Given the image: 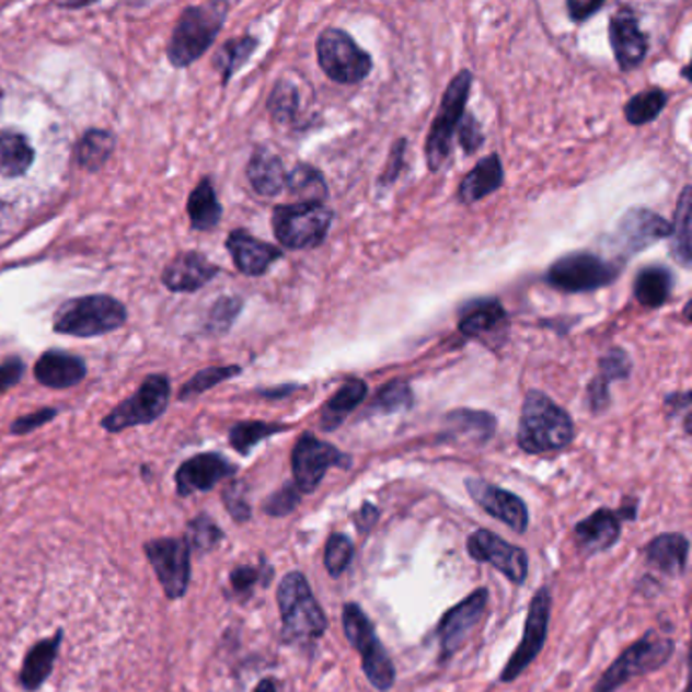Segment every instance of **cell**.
Here are the masks:
<instances>
[{"label":"cell","mask_w":692,"mask_h":692,"mask_svg":"<svg viewBox=\"0 0 692 692\" xmlns=\"http://www.w3.org/2000/svg\"><path fill=\"white\" fill-rule=\"evenodd\" d=\"M575 439V425L565 408L540 390H528L522 404L518 447L528 455L567 449Z\"/></svg>","instance_id":"obj_1"},{"label":"cell","mask_w":692,"mask_h":692,"mask_svg":"<svg viewBox=\"0 0 692 692\" xmlns=\"http://www.w3.org/2000/svg\"><path fill=\"white\" fill-rule=\"evenodd\" d=\"M278 611L282 622V642L295 646L315 644L327 632V615L321 610L305 575L292 570L278 585Z\"/></svg>","instance_id":"obj_2"},{"label":"cell","mask_w":692,"mask_h":692,"mask_svg":"<svg viewBox=\"0 0 692 692\" xmlns=\"http://www.w3.org/2000/svg\"><path fill=\"white\" fill-rule=\"evenodd\" d=\"M228 4L211 2L187 7L173 28L166 45V57L173 68H189L195 59L204 56L223 27Z\"/></svg>","instance_id":"obj_3"},{"label":"cell","mask_w":692,"mask_h":692,"mask_svg":"<svg viewBox=\"0 0 692 692\" xmlns=\"http://www.w3.org/2000/svg\"><path fill=\"white\" fill-rule=\"evenodd\" d=\"M126 309L108 295H88L59 307L54 330L73 337H96L123 327Z\"/></svg>","instance_id":"obj_4"},{"label":"cell","mask_w":692,"mask_h":692,"mask_svg":"<svg viewBox=\"0 0 692 692\" xmlns=\"http://www.w3.org/2000/svg\"><path fill=\"white\" fill-rule=\"evenodd\" d=\"M342 620H344V634L349 646L360 654L366 679L370 680L376 691H390L396 682V668L376 634L370 618L361 611L358 603H346Z\"/></svg>","instance_id":"obj_5"},{"label":"cell","mask_w":692,"mask_h":692,"mask_svg":"<svg viewBox=\"0 0 692 692\" xmlns=\"http://www.w3.org/2000/svg\"><path fill=\"white\" fill-rule=\"evenodd\" d=\"M332 222V209L318 201L285 204L273 214L275 235L289 250L318 249L330 234Z\"/></svg>","instance_id":"obj_6"},{"label":"cell","mask_w":692,"mask_h":692,"mask_svg":"<svg viewBox=\"0 0 692 692\" xmlns=\"http://www.w3.org/2000/svg\"><path fill=\"white\" fill-rule=\"evenodd\" d=\"M674 642L650 630L601 674L591 692H615L625 682L660 670L672 658Z\"/></svg>","instance_id":"obj_7"},{"label":"cell","mask_w":692,"mask_h":692,"mask_svg":"<svg viewBox=\"0 0 692 692\" xmlns=\"http://www.w3.org/2000/svg\"><path fill=\"white\" fill-rule=\"evenodd\" d=\"M622 273V264L603 261L591 252H573L556 258L546 270V282L563 292H593L610 287Z\"/></svg>","instance_id":"obj_8"},{"label":"cell","mask_w":692,"mask_h":692,"mask_svg":"<svg viewBox=\"0 0 692 692\" xmlns=\"http://www.w3.org/2000/svg\"><path fill=\"white\" fill-rule=\"evenodd\" d=\"M471 82H473L471 71H459L445 90L441 108L430 126L427 149H425L430 171H439L445 165V161L451 157V142L465 114Z\"/></svg>","instance_id":"obj_9"},{"label":"cell","mask_w":692,"mask_h":692,"mask_svg":"<svg viewBox=\"0 0 692 692\" xmlns=\"http://www.w3.org/2000/svg\"><path fill=\"white\" fill-rule=\"evenodd\" d=\"M318 61L330 80L344 85L360 83L372 71V57L344 28H325L319 35Z\"/></svg>","instance_id":"obj_10"},{"label":"cell","mask_w":692,"mask_h":692,"mask_svg":"<svg viewBox=\"0 0 692 692\" xmlns=\"http://www.w3.org/2000/svg\"><path fill=\"white\" fill-rule=\"evenodd\" d=\"M171 399V382L163 374L149 376L140 384L137 394L120 402L114 411L102 418V429L108 432L149 425L157 420L166 411V404Z\"/></svg>","instance_id":"obj_11"},{"label":"cell","mask_w":692,"mask_h":692,"mask_svg":"<svg viewBox=\"0 0 692 692\" xmlns=\"http://www.w3.org/2000/svg\"><path fill=\"white\" fill-rule=\"evenodd\" d=\"M291 468L295 487L301 494H313L332 468L349 470L351 458L313 432H303L292 449Z\"/></svg>","instance_id":"obj_12"},{"label":"cell","mask_w":692,"mask_h":692,"mask_svg":"<svg viewBox=\"0 0 692 692\" xmlns=\"http://www.w3.org/2000/svg\"><path fill=\"white\" fill-rule=\"evenodd\" d=\"M551 608L553 597L549 587H540L528 606L527 623H524V636L520 646L514 650L508 665L501 670V682H512L518 679L528 666L539 658L540 651L546 644L549 636V623H551Z\"/></svg>","instance_id":"obj_13"},{"label":"cell","mask_w":692,"mask_h":692,"mask_svg":"<svg viewBox=\"0 0 692 692\" xmlns=\"http://www.w3.org/2000/svg\"><path fill=\"white\" fill-rule=\"evenodd\" d=\"M145 554L161 583L166 599H181L192 579V551L185 539H154L145 544Z\"/></svg>","instance_id":"obj_14"},{"label":"cell","mask_w":692,"mask_h":692,"mask_svg":"<svg viewBox=\"0 0 692 692\" xmlns=\"http://www.w3.org/2000/svg\"><path fill=\"white\" fill-rule=\"evenodd\" d=\"M468 553L473 561L485 563L499 570L514 585H524L528 577V554L524 549L480 528L468 540Z\"/></svg>","instance_id":"obj_15"},{"label":"cell","mask_w":692,"mask_h":692,"mask_svg":"<svg viewBox=\"0 0 692 692\" xmlns=\"http://www.w3.org/2000/svg\"><path fill=\"white\" fill-rule=\"evenodd\" d=\"M487 603H489L487 589H475L468 599L459 601L458 606H453L445 613L435 632L441 646V662L449 660L455 651L461 650V646L475 630V625L482 622Z\"/></svg>","instance_id":"obj_16"},{"label":"cell","mask_w":692,"mask_h":692,"mask_svg":"<svg viewBox=\"0 0 692 692\" xmlns=\"http://www.w3.org/2000/svg\"><path fill=\"white\" fill-rule=\"evenodd\" d=\"M636 510V499H625L622 510L599 508L597 512L577 522L573 532L579 551L585 554H597L611 549L622 537V520H634Z\"/></svg>","instance_id":"obj_17"},{"label":"cell","mask_w":692,"mask_h":692,"mask_svg":"<svg viewBox=\"0 0 692 692\" xmlns=\"http://www.w3.org/2000/svg\"><path fill=\"white\" fill-rule=\"evenodd\" d=\"M465 489L470 492L471 499L492 518L504 522L506 527L512 528L518 534L527 532L530 516H528V506L524 499L518 498L516 494L499 487V485L489 484V482L477 480V477L465 480Z\"/></svg>","instance_id":"obj_18"},{"label":"cell","mask_w":692,"mask_h":692,"mask_svg":"<svg viewBox=\"0 0 692 692\" xmlns=\"http://www.w3.org/2000/svg\"><path fill=\"white\" fill-rule=\"evenodd\" d=\"M668 234L670 223L662 216L654 214L650 209L634 208L623 214L611 240L623 254L632 256L642 250L650 249L654 242L668 238Z\"/></svg>","instance_id":"obj_19"},{"label":"cell","mask_w":692,"mask_h":692,"mask_svg":"<svg viewBox=\"0 0 692 692\" xmlns=\"http://www.w3.org/2000/svg\"><path fill=\"white\" fill-rule=\"evenodd\" d=\"M234 463L220 453H201L195 458L183 461L180 470L175 471V485L181 498H187L195 492H209L222 480L235 475Z\"/></svg>","instance_id":"obj_20"},{"label":"cell","mask_w":692,"mask_h":692,"mask_svg":"<svg viewBox=\"0 0 692 692\" xmlns=\"http://www.w3.org/2000/svg\"><path fill=\"white\" fill-rule=\"evenodd\" d=\"M610 43L620 70H636L648 56V35L639 28L637 16L632 9H620L611 16Z\"/></svg>","instance_id":"obj_21"},{"label":"cell","mask_w":692,"mask_h":692,"mask_svg":"<svg viewBox=\"0 0 692 692\" xmlns=\"http://www.w3.org/2000/svg\"><path fill=\"white\" fill-rule=\"evenodd\" d=\"M226 249L234 258L235 268L249 277H263L264 273L282 258V250L258 238L234 230L226 240Z\"/></svg>","instance_id":"obj_22"},{"label":"cell","mask_w":692,"mask_h":692,"mask_svg":"<svg viewBox=\"0 0 692 692\" xmlns=\"http://www.w3.org/2000/svg\"><path fill=\"white\" fill-rule=\"evenodd\" d=\"M220 268L199 252H183L163 270V285L175 292H194L214 280Z\"/></svg>","instance_id":"obj_23"},{"label":"cell","mask_w":692,"mask_h":692,"mask_svg":"<svg viewBox=\"0 0 692 692\" xmlns=\"http://www.w3.org/2000/svg\"><path fill=\"white\" fill-rule=\"evenodd\" d=\"M498 420L484 411L459 408L445 416L443 439L458 443L484 445L496 435Z\"/></svg>","instance_id":"obj_24"},{"label":"cell","mask_w":692,"mask_h":692,"mask_svg":"<svg viewBox=\"0 0 692 692\" xmlns=\"http://www.w3.org/2000/svg\"><path fill=\"white\" fill-rule=\"evenodd\" d=\"M691 542L679 532H668L650 540L646 546V561L651 568L665 573L668 577H682L689 565Z\"/></svg>","instance_id":"obj_25"},{"label":"cell","mask_w":692,"mask_h":692,"mask_svg":"<svg viewBox=\"0 0 692 692\" xmlns=\"http://www.w3.org/2000/svg\"><path fill=\"white\" fill-rule=\"evenodd\" d=\"M83 376H85V364L66 351H57V349L45 351L35 364V378L43 387L64 390V388L80 384Z\"/></svg>","instance_id":"obj_26"},{"label":"cell","mask_w":692,"mask_h":692,"mask_svg":"<svg viewBox=\"0 0 692 692\" xmlns=\"http://www.w3.org/2000/svg\"><path fill=\"white\" fill-rule=\"evenodd\" d=\"M61 639H64V632L59 630L56 636L45 637L39 644L31 646V650L27 651L23 666H21V674H19V680H21L25 691H39L45 684V680L51 677L57 654L61 648Z\"/></svg>","instance_id":"obj_27"},{"label":"cell","mask_w":692,"mask_h":692,"mask_svg":"<svg viewBox=\"0 0 692 692\" xmlns=\"http://www.w3.org/2000/svg\"><path fill=\"white\" fill-rule=\"evenodd\" d=\"M504 183V165L499 154H487L477 165L471 169L459 185V201L461 204H475L489 194L498 192Z\"/></svg>","instance_id":"obj_28"},{"label":"cell","mask_w":692,"mask_h":692,"mask_svg":"<svg viewBox=\"0 0 692 692\" xmlns=\"http://www.w3.org/2000/svg\"><path fill=\"white\" fill-rule=\"evenodd\" d=\"M252 189L263 197H275L285 189L287 183V171L278 154L268 151L266 147H258L250 157L246 166Z\"/></svg>","instance_id":"obj_29"},{"label":"cell","mask_w":692,"mask_h":692,"mask_svg":"<svg viewBox=\"0 0 692 692\" xmlns=\"http://www.w3.org/2000/svg\"><path fill=\"white\" fill-rule=\"evenodd\" d=\"M366 396H368V384L364 380L360 378L346 380L344 387L339 388L332 399L323 404L321 416H319L321 430L332 432V430L339 429L346 423L347 416L360 406Z\"/></svg>","instance_id":"obj_30"},{"label":"cell","mask_w":692,"mask_h":692,"mask_svg":"<svg viewBox=\"0 0 692 692\" xmlns=\"http://www.w3.org/2000/svg\"><path fill=\"white\" fill-rule=\"evenodd\" d=\"M506 309L498 299H475L459 313V332L465 337H482L506 325Z\"/></svg>","instance_id":"obj_31"},{"label":"cell","mask_w":692,"mask_h":692,"mask_svg":"<svg viewBox=\"0 0 692 692\" xmlns=\"http://www.w3.org/2000/svg\"><path fill=\"white\" fill-rule=\"evenodd\" d=\"M674 278L672 273L660 266V264H651L637 273L634 280V295H636L639 305L648 307V309H658L665 305L670 299Z\"/></svg>","instance_id":"obj_32"},{"label":"cell","mask_w":692,"mask_h":692,"mask_svg":"<svg viewBox=\"0 0 692 692\" xmlns=\"http://www.w3.org/2000/svg\"><path fill=\"white\" fill-rule=\"evenodd\" d=\"M35 161V151L28 145L27 137L16 130H0V175L2 177H21L25 175Z\"/></svg>","instance_id":"obj_33"},{"label":"cell","mask_w":692,"mask_h":692,"mask_svg":"<svg viewBox=\"0 0 692 692\" xmlns=\"http://www.w3.org/2000/svg\"><path fill=\"white\" fill-rule=\"evenodd\" d=\"M187 214L192 220V228L199 230V232H208L220 223L222 206L218 201V195H216L211 181H201L192 192L189 201H187Z\"/></svg>","instance_id":"obj_34"},{"label":"cell","mask_w":692,"mask_h":692,"mask_svg":"<svg viewBox=\"0 0 692 692\" xmlns=\"http://www.w3.org/2000/svg\"><path fill=\"white\" fill-rule=\"evenodd\" d=\"M691 214V187L687 185L680 195L679 206L674 211V223H670V234H668L670 254L684 268H689L692 261Z\"/></svg>","instance_id":"obj_35"},{"label":"cell","mask_w":692,"mask_h":692,"mask_svg":"<svg viewBox=\"0 0 692 692\" xmlns=\"http://www.w3.org/2000/svg\"><path fill=\"white\" fill-rule=\"evenodd\" d=\"M285 189L303 197V201L323 204L327 199V183L323 180V173L307 163H299L291 173H287Z\"/></svg>","instance_id":"obj_36"},{"label":"cell","mask_w":692,"mask_h":692,"mask_svg":"<svg viewBox=\"0 0 692 692\" xmlns=\"http://www.w3.org/2000/svg\"><path fill=\"white\" fill-rule=\"evenodd\" d=\"M116 139L108 130L90 128L78 145V163L88 171H97L114 153Z\"/></svg>","instance_id":"obj_37"},{"label":"cell","mask_w":692,"mask_h":692,"mask_svg":"<svg viewBox=\"0 0 692 692\" xmlns=\"http://www.w3.org/2000/svg\"><path fill=\"white\" fill-rule=\"evenodd\" d=\"M666 104H668V94L660 88H650V90H644L636 96L632 97L623 114H625V120L630 125L644 126L654 123L662 112H665Z\"/></svg>","instance_id":"obj_38"},{"label":"cell","mask_w":692,"mask_h":692,"mask_svg":"<svg viewBox=\"0 0 692 692\" xmlns=\"http://www.w3.org/2000/svg\"><path fill=\"white\" fill-rule=\"evenodd\" d=\"M256 47H258V39L252 35H244V37L223 43L222 49L214 59L216 68L222 73L223 83L230 82V78L234 76L235 71L240 70L242 66H246V61L256 51Z\"/></svg>","instance_id":"obj_39"},{"label":"cell","mask_w":692,"mask_h":692,"mask_svg":"<svg viewBox=\"0 0 692 692\" xmlns=\"http://www.w3.org/2000/svg\"><path fill=\"white\" fill-rule=\"evenodd\" d=\"M415 404V394L411 384L404 380H392L378 390L374 401L370 404V415H394L401 411H408Z\"/></svg>","instance_id":"obj_40"},{"label":"cell","mask_w":692,"mask_h":692,"mask_svg":"<svg viewBox=\"0 0 692 692\" xmlns=\"http://www.w3.org/2000/svg\"><path fill=\"white\" fill-rule=\"evenodd\" d=\"M285 430H289V427L277 425V423H263V420L238 423L230 429V445L240 455H249L250 451L261 441L273 437V435H278V432H285Z\"/></svg>","instance_id":"obj_41"},{"label":"cell","mask_w":692,"mask_h":692,"mask_svg":"<svg viewBox=\"0 0 692 692\" xmlns=\"http://www.w3.org/2000/svg\"><path fill=\"white\" fill-rule=\"evenodd\" d=\"M301 94L299 88L289 80H280L268 97V111L277 125H291L299 116Z\"/></svg>","instance_id":"obj_42"},{"label":"cell","mask_w":692,"mask_h":692,"mask_svg":"<svg viewBox=\"0 0 692 692\" xmlns=\"http://www.w3.org/2000/svg\"><path fill=\"white\" fill-rule=\"evenodd\" d=\"M223 540L222 528L218 527L208 514H199L187 524L185 542L189 544L192 554H206L214 551Z\"/></svg>","instance_id":"obj_43"},{"label":"cell","mask_w":692,"mask_h":692,"mask_svg":"<svg viewBox=\"0 0 692 692\" xmlns=\"http://www.w3.org/2000/svg\"><path fill=\"white\" fill-rule=\"evenodd\" d=\"M240 374V366H218V368H206L181 388L180 401H189L199 394H204L209 388L222 384L223 380H230Z\"/></svg>","instance_id":"obj_44"},{"label":"cell","mask_w":692,"mask_h":692,"mask_svg":"<svg viewBox=\"0 0 692 692\" xmlns=\"http://www.w3.org/2000/svg\"><path fill=\"white\" fill-rule=\"evenodd\" d=\"M354 558V544L346 534L333 532L325 544V568L332 577H339L346 573L349 563Z\"/></svg>","instance_id":"obj_45"},{"label":"cell","mask_w":692,"mask_h":692,"mask_svg":"<svg viewBox=\"0 0 692 692\" xmlns=\"http://www.w3.org/2000/svg\"><path fill=\"white\" fill-rule=\"evenodd\" d=\"M632 374V360L622 347H611L610 351L599 360V380L610 387L611 382L625 380Z\"/></svg>","instance_id":"obj_46"},{"label":"cell","mask_w":692,"mask_h":692,"mask_svg":"<svg viewBox=\"0 0 692 692\" xmlns=\"http://www.w3.org/2000/svg\"><path fill=\"white\" fill-rule=\"evenodd\" d=\"M301 504V492L295 487V484L282 485L273 496L264 499L263 512L273 516V518H282L295 512Z\"/></svg>","instance_id":"obj_47"},{"label":"cell","mask_w":692,"mask_h":692,"mask_svg":"<svg viewBox=\"0 0 692 692\" xmlns=\"http://www.w3.org/2000/svg\"><path fill=\"white\" fill-rule=\"evenodd\" d=\"M223 506L234 518L238 524H244L252 518V508H250L249 496H246V487L242 482H232L223 489Z\"/></svg>","instance_id":"obj_48"},{"label":"cell","mask_w":692,"mask_h":692,"mask_svg":"<svg viewBox=\"0 0 692 692\" xmlns=\"http://www.w3.org/2000/svg\"><path fill=\"white\" fill-rule=\"evenodd\" d=\"M240 309H242L240 299H234V297L220 299L216 305L211 307V313H209V325L214 327V332H226L234 323Z\"/></svg>","instance_id":"obj_49"},{"label":"cell","mask_w":692,"mask_h":692,"mask_svg":"<svg viewBox=\"0 0 692 692\" xmlns=\"http://www.w3.org/2000/svg\"><path fill=\"white\" fill-rule=\"evenodd\" d=\"M458 132L461 149L465 151V154L475 153L484 145L485 137L484 132H482V126H480L477 118L473 114H468L465 120H461Z\"/></svg>","instance_id":"obj_50"},{"label":"cell","mask_w":692,"mask_h":692,"mask_svg":"<svg viewBox=\"0 0 692 692\" xmlns=\"http://www.w3.org/2000/svg\"><path fill=\"white\" fill-rule=\"evenodd\" d=\"M261 579H263V568L249 567V565L234 568L230 573L232 589H234V593H240V596H250Z\"/></svg>","instance_id":"obj_51"},{"label":"cell","mask_w":692,"mask_h":692,"mask_svg":"<svg viewBox=\"0 0 692 692\" xmlns=\"http://www.w3.org/2000/svg\"><path fill=\"white\" fill-rule=\"evenodd\" d=\"M404 151H406V140H396L392 147V153L388 157V166L380 177V187H390V185H394V181L401 177L402 166H404Z\"/></svg>","instance_id":"obj_52"},{"label":"cell","mask_w":692,"mask_h":692,"mask_svg":"<svg viewBox=\"0 0 692 692\" xmlns=\"http://www.w3.org/2000/svg\"><path fill=\"white\" fill-rule=\"evenodd\" d=\"M56 416V408H42V411H37V413H31V415L16 418L13 425H11V432H13V435H27L31 430L39 429L43 425H47V423L54 420Z\"/></svg>","instance_id":"obj_53"},{"label":"cell","mask_w":692,"mask_h":692,"mask_svg":"<svg viewBox=\"0 0 692 692\" xmlns=\"http://www.w3.org/2000/svg\"><path fill=\"white\" fill-rule=\"evenodd\" d=\"M603 9L601 0H568L567 11L573 23H585L587 19H591L597 11Z\"/></svg>","instance_id":"obj_54"},{"label":"cell","mask_w":692,"mask_h":692,"mask_svg":"<svg viewBox=\"0 0 692 692\" xmlns=\"http://www.w3.org/2000/svg\"><path fill=\"white\" fill-rule=\"evenodd\" d=\"M25 372V364L19 358H9L0 366V392H7L9 388H13Z\"/></svg>","instance_id":"obj_55"},{"label":"cell","mask_w":692,"mask_h":692,"mask_svg":"<svg viewBox=\"0 0 692 692\" xmlns=\"http://www.w3.org/2000/svg\"><path fill=\"white\" fill-rule=\"evenodd\" d=\"M378 508H376L374 504H361L360 510L354 514V524L358 527L361 534L364 532H370V528L374 527L376 522H378Z\"/></svg>","instance_id":"obj_56"},{"label":"cell","mask_w":692,"mask_h":692,"mask_svg":"<svg viewBox=\"0 0 692 692\" xmlns=\"http://www.w3.org/2000/svg\"><path fill=\"white\" fill-rule=\"evenodd\" d=\"M665 404L670 413H677V415H679L680 411H682L684 415H689V413H691V392L670 394V396H666Z\"/></svg>","instance_id":"obj_57"},{"label":"cell","mask_w":692,"mask_h":692,"mask_svg":"<svg viewBox=\"0 0 692 692\" xmlns=\"http://www.w3.org/2000/svg\"><path fill=\"white\" fill-rule=\"evenodd\" d=\"M295 388L297 387L275 388V390H270V392H261V394L266 396V399H277V396H287V394H291Z\"/></svg>","instance_id":"obj_58"},{"label":"cell","mask_w":692,"mask_h":692,"mask_svg":"<svg viewBox=\"0 0 692 692\" xmlns=\"http://www.w3.org/2000/svg\"><path fill=\"white\" fill-rule=\"evenodd\" d=\"M254 692H277V687H275L273 680L264 679L258 682V687L254 689Z\"/></svg>","instance_id":"obj_59"}]
</instances>
